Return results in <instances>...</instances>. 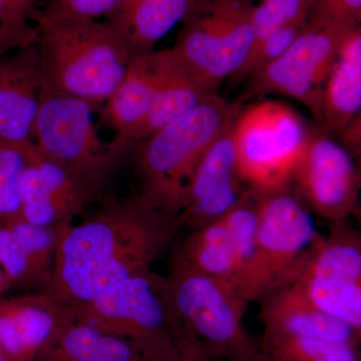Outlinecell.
Segmentation results:
<instances>
[{"mask_svg": "<svg viewBox=\"0 0 361 361\" xmlns=\"http://www.w3.org/2000/svg\"><path fill=\"white\" fill-rule=\"evenodd\" d=\"M176 216L135 195L111 200L96 215L61 235L47 292L75 304L152 269L180 231Z\"/></svg>", "mask_w": 361, "mask_h": 361, "instance_id": "cell-1", "label": "cell"}, {"mask_svg": "<svg viewBox=\"0 0 361 361\" xmlns=\"http://www.w3.org/2000/svg\"><path fill=\"white\" fill-rule=\"evenodd\" d=\"M65 305L71 317L129 342L146 360L213 361L178 314L166 275L152 269L92 300Z\"/></svg>", "mask_w": 361, "mask_h": 361, "instance_id": "cell-2", "label": "cell"}, {"mask_svg": "<svg viewBox=\"0 0 361 361\" xmlns=\"http://www.w3.org/2000/svg\"><path fill=\"white\" fill-rule=\"evenodd\" d=\"M37 47L42 90L106 104L135 58L108 21L39 20Z\"/></svg>", "mask_w": 361, "mask_h": 361, "instance_id": "cell-3", "label": "cell"}, {"mask_svg": "<svg viewBox=\"0 0 361 361\" xmlns=\"http://www.w3.org/2000/svg\"><path fill=\"white\" fill-rule=\"evenodd\" d=\"M240 111L239 104L216 94L137 145L133 152L140 196L178 218L195 169Z\"/></svg>", "mask_w": 361, "mask_h": 361, "instance_id": "cell-4", "label": "cell"}, {"mask_svg": "<svg viewBox=\"0 0 361 361\" xmlns=\"http://www.w3.org/2000/svg\"><path fill=\"white\" fill-rule=\"evenodd\" d=\"M256 200L255 252L240 286L249 304L293 283L320 235L312 213L289 188Z\"/></svg>", "mask_w": 361, "mask_h": 361, "instance_id": "cell-5", "label": "cell"}, {"mask_svg": "<svg viewBox=\"0 0 361 361\" xmlns=\"http://www.w3.org/2000/svg\"><path fill=\"white\" fill-rule=\"evenodd\" d=\"M310 130L281 102L266 99L240 111L233 139L240 177L252 194L263 196L290 186Z\"/></svg>", "mask_w": 361, "mask_h": 361, "instance_id": "cell-6", "label": "cell"}, {"mask_svg": "<svg viewBox=\"0 0 361 361\" xmlns=\"http://www.w3.org/2000/svg\"><path fill=\"white\" fill-rule=\"evenodd\" d=\"M166 277L180 319L213 360L238 361L258 350L244 327L249 303L238 288L197 270L177 252Z\"/></svg>", "mask_w": 361, "mask_h": 361, "instance_id": "cell-7", "label": "cell"}, {"mask_svg": "<svg viewBox=\"0 0 361 361\" xmlns=\"http://www.w3.org/2000/svg\"><path fill=\"white\" fill-rule=\"evenodd\" d=\"M92 111L85 99L42 89L33 144L101 197L125 157L101 139Z\"/></svg>", "mask_w": 361, "mask_h": 361, "instance_id": "cell-8", "label": "cell"}, {"mask_svg": "<svg viewBox=\"0 0 361 361\" xmlns=\"http://www.w3.org/2000/svg\"><path fill=\"white\" fill-rule=\"evenodd\" d=\"M254 0H202L184 21L174 49L201 80L217 90L237 78L254 45Z\"/></svg>", "mask_w": 361, "mask_h": 361, "instance_id": "cell-9", "label": "cell"}, {"mask_svg": "<svg viewBox=\"0 0 361 361\" xmlns=\"http://www.w3.org/2000/svg\"><path fill=\"white\" fill-rule=\"evenodd\" d=\"M355 26L313 8L307 25L283 56L249 75L245 97H291L305 106L318 123L323 87L344 37Z\"/></svg>", "mask_w": 361, "mask_h": 361, "instance_id": "cell-10", "label": "cell"}, {"mask_svg": "<svg viewBox=\"0 0 361 361\" xmlns=\"http://www.w3.org/2000/svg\"><path fill=\"white\" fill-rule=\"evenodd\" d=\"M291 184L311 213L331 223L348 221L361 201V169L355 157L318 126L294 171Z\"/></svg>", "mask_w": 361, "mask_h": 361, "instance_id": "cell-11", "label": "cell"}, {"mask_svg": "<svg viewBox=\"0 0 361 361\" xmlns=\"http://www.w3.org/2000/svg\"><path fill=\"white\" fill-rule=\"evenodd\" d=\"M234 122L211 144L195 169L186 203L178 216L180 229L191 232L215 222L251 194L239 174Z\"/></svg>", "mask_w": 361, "mask_h": 361, "instance_id": "cell-12", "label": "cell"}, {"mask_svg": "<svg viewBox=\"0 0 361 361\" xmlns=\"http://www.w3.org/2000/svg\"><path fill=\"white\" fill-rule=\"evenodd\" d=\"M25 157L18 216L26 222L42 227L71 224L99 198L75 176L42 156L33 142L26 147Z\"/></svg>", "mask_w": 361, "mask_h": 361, "instance_id": "cell-13", "label": "cell"}, {"mask_svg": "<svg viewBox=\"0 0 361 361\" xmlns=\"http://www.w3.org/2000/svg\"><path fill=\"white\" fill-rule=\"evenodd\" d=\"M42 89L37 44L0 58V140L18 146L33 142Z\"/></svg>", "mask_w": 361, "mask_h": 361, "instance_id": "cell-14", "label": "cell"}, {"mask_svg": "<svg viewBox=\"0 0 361 361\" xmlns=\"http://www.w3.org/2000/svg\"><path fill=\"white\" fill-rule=\"evenodd\" d=\"M47 292L0 299V348L6 361H35L63 314Z\"/></svg>", "mask_w": 361, "mask_h": 361, "instance_id": "cell-15", "label": "cell"}, {"mask_svg": "<svg viewBox=\"0 0 361 361\" xmlns=\"http://www.w3.org/2000/svg\"><path fill=\"white\" fill-rule=\"evenodd\" d=\"M260 302L263 334L360 346L353 330L317 307L295 283L272 292Z\"/></svg>", "mask_w": 361, "mask_h": 361, "instance_id": "cell-16", "label": "cell"}, {"mask_svg": "<svg viewBox=\"0 0 361 361\" xmlns=\"http://www.w3.org/2000/svg\"><path fill=\"white\" fill-rule=\"evenodd\" d=\"M152 52L133 59L122 84L104 104L106 118L115 132L111 146L123 157L141 142L155 101L156 75Z\"/></svg>", "mask_w": 361, "mask_h": 361, "instance_id": "cell-17", "label": "cell"}, {"mask_svg": "<svg viewBox=\"0 0 361 361\" xmlns=\"http://www.w3.org/2000/svg\"><path fill=\"white\" fill-rule=\"evenodd\" d=\"M152 58L156 75V96L141 142L217 94V90L201 80L172 47L154 51Z\"/></svg>", "mask_w": 361, "mask_h": 361, "instance_id": "cell-18", "label": "cell"}, {"mask_svg": "<svg viewBox=\"0 0 361 361\" xmlns=\"http://www.w3.org/2000/svg\"><path fill=\"white\" fill-rule=\"evenodd\" d=\"M361 109V23L344 37L323 87L318 126L336 135Z\"/></svg>", "mask_w": 361, "mask_h": 361, "instance_id": "cell-19", "label": "cell"}, {"mask_svg": "<svg viewBox=\"0 0 361 361\" xmlns=\"http://www.w3.org/2000/svg\"><path fill=\"white\" fill-rule=\"evenodd\" d=\"M35 361H142L120 337L71 317L66 310Z\"/></svg>", "mask_w": 361, "mask_h": 361, "instance_id": "cell-20", "label": "cell"}, {"mask_svg": "<svg viewBox=\"0 0 361 361\" xmlns=\"http://www.w3.org/2000/svg\"><path fill=\"white\" fill-rule=\"evenodd\" d=\"M202 0H128L109 23L118 30L135 56L155 51L154 47Z\"/></svg>", "mask_w": 361, "mask_h": 361, "instance_id": "cell-21", "label": "cell"}, {"mask_svg": "<svg viewBox=\"0 0 361 361\" xmlns=\"http://www.w3.org/2000/svg\"><path fill=\"white\" fill-rule=\"evenodd\" d=\"M177 253L197 270L240 291L238 265L223 218L189 232Z\"/></svg>", "mask_w": 361, "mask_h": 361, "instance_id": "cell-22", "label": "cell"}, {"mask_svg": "<svg viewBox=\"0 0 361 361\" xmlns=\"http://www.w3.org/2000/svg\"><path fill=\"white\" fill-rule=\"evenodd\" d=\"M293 283L317 307L353 330L361 346V279L322 281L298 278Z\"/></svg>", "mask_w": 361, "mask_h": 361, "instance_id": "cell-23", "label": "cell"}, {"mask_svg": "<svg viewBox=\"0 0 361 361\" xmlns=\"http://www.w3.org/2000/svg\"><path fill=\"white\" fill-rule=\"evenodd\" d=\"M261 350L276 361H361V348L320 339L263 334Z\"/></svg>", "mask_w": 361, "mask_h": 361, "instance_id": "cell-24", "label": "cell"}, {"mask_svg": "<svg viewBox=\"0 0 361 361\" xmlns=\"http://www.w3.org/2000/svg\"><path fill=\"white\" fill-rule=\"evenodd\" d=\"M239 269V289L250 267L257 238V200L248 195L223 217ZM241 292V291H240Z\"/></svg>", "mask_w": 361, "mask_h": 361, "instance_id": "cell-25", "label": "cell"}, {"mask_svg": "<svg viewBox=\"0 0 361 361\" xmlns=\"http://www.w3.org/2000/svg\"><path fill=\"white\" fill-rule=\"evenodd\" d=\"M4 224L13 232L37 268L51 282L59 240L66 228L71 224L42 227L26 222L20 216L4 221Z\"/></svg>", "mask_w": 361, "mask_h": 361, "instance_id": "cell-26", "label": "cell"}, {"mask_svg": "<svg viewBox=\"0 0 361 361\" xmlns=\"http://www.w3.org/2000/svg\"><path fill=\"white\" fill-rule=\"evenodd\" d=\"M316 0H261L253 11L254 44L269 33L307 23Z\"/></svg>", "mask_w": 361, "mask_h": 361, "instance_id": "cell-27", "label": "cell"}, {"mask_svg": "<svg viewBox=\"0 0 361 361\" xmlns=\"http://www.w3.org/2000/svg\"><path fill=\"white\" fill-rule=\"evenodd\" d=\"M26 146L0 140V223L20 215V182L27 164Z\"/></svg>", "mask_w": 361, "mask_h": 361, "instance_id": "cell-28", "label": "cell"}, {"mask_svg": "<svg viewBox=\"0 0 361 361\" xmlns=\"http://www.w3.org/2000/svg\"><path fill=\"white\" fill-rule=\"evenodd\" d=\"M0 268L13 285L40 287L44 291L51 283L4 223H0Z\"/></svg>", "mask_w": 361, "mask_h": 361, "instance_id": "cell-29", "label": "cell"}, {"mask_svg": "<svg viewBox=\"0 0 361 361\" xmlns=\"http://www.w3.org/2000/svg\"><path fill=\"white\" fill-rule=\"evenodd\" d=\"M128 0H49L39 9L35 21L75 20H99L111 18L127 4Z\"/></svg>", "mask_w": 361, "mask_h": 361, "instance_id": "cell-30", "label": "cell"}, {"mask_svg": "<svg viewBox=\"0 0 361 361\" xmlns=\"http://www.w3.org/2000/svg\"><path fill=\"white\" fill-rule=\"evenodd\" d=\"M308 21L307 23L285 26L283 28H280V30L269 33L263 39L255 42L251 54H249L248 59H247L245 65H244L237 78L248 77L254 71H258L259 68H263V66L283 56L287 49L295 42L299 35L303 32L304 28L307 25Z\"/></svg>", "mask_w": 361, "mask_h": 361, "instance_id": "cell-31", "label": "cell"}, {"mask_svg": "<svg viewBox=\"0 0 361 361\" xmlns=\"http://www.w3.org/2000/svg\"><path fill=\"white\" fill-rule=\"evenodd\" d=\"M39 0H0V23L13 27H32L39 13Z\"/></svg>", "mask_w": 361, "mask_h": 361, "instance_id": "cell-32", "label": "cell"}, {"mask_svg": "<svg viewBox=\"0 0 361 361\" xmlns=\"http://www.w3.org/2000/svg\"><path fill=\"white\" fill-rule=\"evenodd\" d=\"M314 9L350 25L361 23V0H316Z\"/></svg>", "mask_w": 361, "mask_h": 361, "instance_id": "cell-33", "label": "cell"}, {"mask_svg": "<svg viewBox=\"0 0 361 361\" xmlns=\"http://www.w3.org/2000/svg\"><path fill=\"white\" fill-rule=\"evenodd\" d=\"M37 27H13L0 23V58L11 54L20 47L35 44L37 42Z\"/></svg>", "mask_w": 361, "mask_h": 361, "instance_id": "cell-34", "label": "cell"}, {"mask_svg": "<svg viewBox=\"0 0 361 361\" xmlns=\"http://www.w3.org/2000/svg\"><path fill=\"white\" fill-rule=\"evenodd\" d=\"M336 139L355 157V160L361 157V109L348 125L336 135Z\"/></svg>", "mask_w": 361, "mask_h": 361, "instance_id": "cell-35", "label": "cell"}, {"mask_svg": "<svg viewBox=\"0 0 361 361\" xmlns=\"http://www.w3.org/2000/svg\"><path fill=\"white\" fill-rule=\"evenodd\" d=\"M238 361H276L270 357L269 355H266L262 350H257L256 353H252L251 355L247 356L245 358H242Z\"/></svg>", "mask_w": 361, "mask_h": 361, "instance_id": "cell-36", "label": "cell"}, {"mask_svg": "<svg viewBox=\"0 0 361 361\" xmlns=\"http://www.w3.org/2000/svg\"><path fill=\"white\" fill-rule=\"evenodd\" d=\"M11 286H13V283H11V280L8 279V277L4 274V271L0 268V294L6 292Z\"/></svg>", "mask_w": 361, "mask_h": 361, "instance_id": "cell-37", "label": "cell"}, {"mask_svg": "<svg viewBox=\"0 0 361 361\" xmlns=\"http://www.w3.org/2000/svg\"><path fill=\"white\" fill-rule=\"evenodd\" d=\"M353 217L356 218L358 222V228L361 230V203L360 207H358L357 211H356L355 216Z\"/></svg>", "mask_w": 361, "mask_h": 361, "instance_id": "cell-38", "label": "cell"}, {"mask_svg": "<svg viewBox=\"0 0 361 361\" xmlns=\"http://www.w3.org/2000/svg\"><path fill=\"white\" fill-rule=\"evenodd\" d=\"M0 361H6V357H4V353H2L1 348H0Z\"/></svg>", "mask_w": 361, "mask_h": 361, "instance_id": "cell-39", "label": "cell"}, {"mask_svg": "<svg viewBox=\"0 0 361 361\" xmlns=\"http://www.w3.org/2000/svg\"><path fill=\"white\" fill-rule=\"evenodd\" d=\"M356 161H357L358 165H360V167L361 169V157H360V158H358L357 160H356Z\"/></svg>", "mask_w": 361, "mask_h": 361, "instance_id": "cell-40", "label": "cell"}, {"mask_svg": "<svg viewBox=\"0 0 361 361\" xmlns=\"http://www.w3.org/2000/svg\"><path fill=\"white\" fill-rule=\"evenodd\" d=\"M142 361H154V360H146V358L142 357Z\"/></svg>", "mask_w": 361, "mask_h": 361, "instance_id": "cell-41", "label": "cell"}]
</instances>
